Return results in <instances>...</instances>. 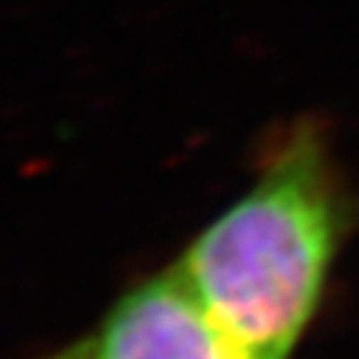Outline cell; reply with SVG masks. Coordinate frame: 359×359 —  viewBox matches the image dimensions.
Here are the masks:
<instances>
[{
  "label": "cell",
  "instance_id": "obj_1",
  "mask_svg": "<svg viewBox=\"0 0 359 359\" xmlns=\"http://www.w3.org/2000/svg\"><path fill=\"white\" fill-rule=\"evenodd\" d=\"M348 224L325 130L300 119L269 147L255 184L175 263L246 359H292Z\"/></svg>",
  "mask_w": 359,
  "mask_h": 359
},
{
  "label": "cell",
  "instance_id": "obj_2",
  "mask_svg": "<svg viewBox=\"0 0 359 359\" xmlns=\"http://www.w3.org/2000/svg\"><path fill=\"white\" fill-rule=\"evenodd\" d=\"M40 359H246L178 263L125 289L100 323Z\"/></svg>",
  "mask_w": 359,
  "mask_h": 359
}]
</instances>
